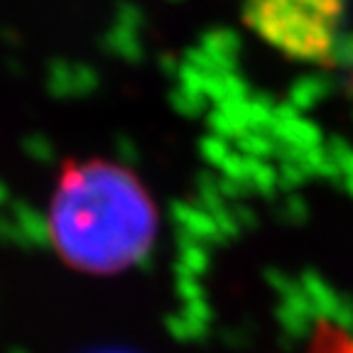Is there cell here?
Wrapping results in <instances>:
<instances>
[{"mask_svg": "<svg viewBox=\"0 0 353 353\" xmlns=\"http://www.w3.org/2000/svg\"><path fill=\"white\" fill-rule=\"evenodd\" d=\"M346 0H245L243 22L282 57L331 64L341 37Z\"/></svg>", "mask_w": 353, "mask_h": 353, "instance_id": "cell-2", "label": "cell"}, {"mask_svg": "<svg viewBox=\"0 0 353 353\" xmlns=\"http://www.w3.org/2000/svg\"><path fill=\"white\" fill-rule=\"evenodd\" d=\"M154 204L128 170L105 160L69 162L57 182L50 228L59 255L86 272H116L148 253Z\"/></svg>", "mask_w": 353, "mask_h": 353, "instance_id": "cell-1", "label": "cell"}]
</instances>
